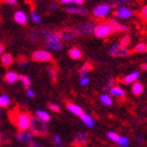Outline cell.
I'll return each instance as SVG.
<instances>
[{"label":"cell","mask_w":147,"mask_h":147,"mask_svg":"<svg viewBox=\"0 0 147 147\" xmlns=\"http://www.w3.org/2000/svg\"><path fill=\"white\" fill-rule=\"evenodd\" d=\"M88 84H90V77H88V75L81 76L80 80H79V84H80L81 86H86Z\"/></svg>","instance_id":"f35d334b"},{"label":"cell","mask_w":147,"mask_h":147,"mask_svg":"<svg viewBox=\"0 0 147 147\" xmlns=\"http://www.w3.org/2000/svg\"><path fill=\"white\" fill-rule=\"evenodd\" d=\"M19 76H20V75H19L17 72L8 71V72H6V74H5L4 79H5V81H6L7 84H13L15 82H17V81L19 80Z\"/></svg>","instance_id":"ffe728a7"},{"label":"cell","mask_w":147,"mask_h":147,"mask_svg":"<svg viewBox=\"0 0 147 147\" xmlns=\"http://www.w3.org/2000/svg\"><path fill=\"white\" fill-rule=\"evenodd\" d=\"M68 56L71 58L72 60H80L82 58V52L81 49L77 47H73L69 49Z\"/></svg>","instance_id":"d6986e66"},{"label":"cell","mask_w":147,"mask_h":147,"mask_svg":"<svg viewBox=\"0 0 147 147\" xmlns=\"http://www.w3.org/2000/svg\"><path fill=\"white\" fill-rule=\"evenodd\" d=\"M139 76H140V71L136 70V71H133L131 73L127 74L125 76H123V78H121V82L125 84H132L135 81L138 80Z\"/></svg>","instance_id":"5bb4252c"},{"label":"cell","mask_w":147,"mask_h":147,"mask_svg":"<svg viewBox=\"0 0 147 147\" xmlns=\"http://www.w3.org/2000/svg\"><path fill=\"white\" fill-rule=\"evenodd\" d=\"M30 19H31V21L34 24H41L42 22V19L41 17H40V15L38 13L37 11H35V10H32L31 12H30Z\"/></svg>","instance_id":"f546056e"},{"label":"cell","mask_w":147,"mask_h":147,"mask_svg":"<svg viewBox=\"0 0 147 147\" xmlns=\"http://www.w3.org/2000/svg\"><path fill=\"white\" fill-rule=\"evenodd\" d=\"M66 107H67V109H68L69 112H71L72 114L75 116H80L81 114L84 113V109H82L80 106L76 105V104H74V103H71V102L67 103Z\"/></svg>","instance_id":"e0dca14e"},{"label":"cell","mask_w":147,"mask_h":147,"mask_svg":"<svg viewBox=\"0 0 147 147\" xmlns=\"http://www.w3.org/2000/svg\"><path fill=\"white\" fill-rule=\"evenodd\" d=\"M96 27V23L94 21H84V22L79 23L75 28H73L74 33L76 36H88V35L94 34V30Z\"/></svg>","instance_id":"277c9868"},{"label":"cell","mask_w":147,"mask_h":147,"mask_svg":"<svg viewBox=\"0 0 147 147\" xmlns=\"http://www.w3.org/2000/svg\"><path fill=\"white\" fill-rule=\"evenodd\" d=\"M94 69V66L93 64L90 63V62H86V63L80 67V69L78 70V75L80 76H84L88 73V72H91L92 70Z\"/></svg>","instance_id":"603a6c76"},{"label":"cell","mask_w":147,"mask_h":147,"mask_svg":"<svg viewBox=\"0 0 147 147\" xmlns=\"http://www.w3.org/2000/svg\"><path fill=\"white\" fill-rule=\"evenodd\" d=\"M109 55L113 58H125L131 55V49L129 47H125L123 45L118 42V43L112 44L110 47H109V51H108Z\"/></svg>","instance_id":"8992f818"},{"label":"cell","mask_w":147,"mask_h":147,"mask_svg":"<svg viewBox=\"0 0 147 147\" xmlns=\"http://www.w3.org/2000/svg\"><path fill=\"white\" fill-rule=\"evenodd\" d=\"M146 36H147V31H146Z\"/></svg>","instance_id":"9f6ffc18"},{"label":"cell","mask_w":147,"mask_h":147,"mask_svg":"<svg viewBox=\"0 0 147 147\" xmlns=\"http://www.w3.org/2000/svg\"><path fill=\"white\" fill-rule=\"evenodd\" d=\"M32 60L36 62H51L53 61V55L47 49H37L31 55Z\"/></svg>","instance_id":"ba28073f"},{"label":"cell","mask_w":147,"mask_h":147,"mask_svg":"<svg viewBox=\"0 0 147 147\" xmlns=\"http://www.w3.org/2000/svg\"><path fill=\"white\" fill-rule=\"evenodd\" d=\"M116 143L119 147H129L130 146V139L127 136H119Z\"/></svg>","instance_id":"f1b7e54d"},{"label":"cell","mask_w":147,"mask_h":147,"mask_svg":"<svg viewBox=\"0 0 147 147\" xmlns=\"http://www.w3.org/2000/svg\"><path fill=\"white\" fill-rule=\"evenodd\" d=\"M0 1H4V0H0Z\"/></svg>","instance_id":"11a10c76"},{"label":"cell","mask_w":147,"mask_h":147,"mask_svg":"<svg viewBox=\"0 0 147 147\" xmlns=\"http://www.w3.org/2000/svg\"><path fill=\"white\" fill-rule=\"evenodd\" d=\"M34 134L32 132L31 130H28V131H25V132H20L18 133L16 138H17L18 142L20 143H26V142H29L30 140H32L34 138Z\"/></svg>","instance_id":"7c38bea8"},{"label":"cell","mask_w":147,"mask_h":147,"mask_svg":"<svg viewBox=\"0 0 147 147\" xmlns=\"http://www.w3.org/2000/svg\"><path fill=\"white\" fill-rule=\"evenodd\" d=\"M19 80L22 82L23 86H24L25 88H29L30 86H31V79L28 77V76L26 75H20L19 76Z\"/></svg>","instance_id":"4dcf8cb0"},{"label":"cell","mask_w":147,"mask_h":147,"mask_svg":"<svg viewBox=\"0 0 147 147\" xmlns=\"http://www.w3.org/2000/svg\"><path fill=\"white\" fill-rule=\"evenodd\" d=\"M86 3V0H75L74 1V4L77 5V6H81V5H84Z\"/></svg>","instance_id":"681fc988"},{"label":"cell","mask_w":147,"mask_h":147,"mask_svg":"<svg viewBox=\"0 0 147 147\" xmlns=\"http://www.w3.org/2000/svg\"><path fill=\"white\" fill-rule=\"evenodd\" d=\"M59 1L61 4L65 5V6H68V5L74 4V1H75V0H59Z\"/></svg>","instance_id":"ee69618b"},{"label":"cell","mask_w":147,"mask_h":147,"mask_svg":"<svg viewBox=\"0 0 147 147\" xmlns=\"http://www.w3.org/2000/svg\"><path fill=\"white\" fill-rule=\"evenodd\" d=\"M119 43L121 44V45H123V47H129L131 45V37L129 36L127 34H125L123 35V36L120 37L119 39Z\"/></svg>","instance_id":"1f68e13d"},{"label":"cell","mask_w":147,"mask_h":147,"mask_svg":"<svg viewBox=\"0 0 147 147\" xmlns=\"http://www.w3.org/2000/svg\"><path fill=\"white\" fill-rule=\"evenodd\" d=\"M13 19H15V21L19 25L24 26V25H26L28 23L29 16L25 11H23V10H17V11L15 12V15H13Z\"/></svg>","instance_id":"4fadbf2b"},{"label":"cell","mask_w":147,"mask_h":147,"mask_svg":"<svg viewBox=\"0 0 147 147\" xmlns=\"http://www.w3.org/2000/svg\"><path fill=\"white\" fill-rule=\"evenodd\" d=\"M90 141V137L86 133L84 132H78L74 136L73 139V146L75 147H86Z\"/></svg>","instance_id":"9c48e42d"},{"label":"cell","mask_w":147,"mask_h":147,"mask_svg":"<svg viewBox=\"0 0 147 147\" xmlns=\"http://www.w3.org/2000/svg\"><path fill=\"white\" fill-rule=\"evenodd\" d=\"M107 22L109 23V25L112 27L114 33H116V32H117V33H127L129 30H130V28L127 27V25L121 24L119 21L116 20L115 18H114V19H109Z\"/></svg>","instance_id":"30bf717a"},{"label":"cell","mask_w":147,"mask_h":147,"mask_svg":"<svg viewBox=\"0 0 147 147\" xmlns=\"http://www.w3.org/2000/svg\"><path fill=\"white\" fill-rule=\"evenodd\" d=\"M118 137H119V135L115 132H108L107 133V138L110 140V141H112V142H116Z\"/></svg>","instance_id":"8d00e7d4"},{"label":"cell","mask_w":147,"mask_h":147,"mask_svg":"<svg viewBox=\"0 0 147 147\" xmlns=\"http://www.w3.org/2000/svg\"><path fill=\"white\" fill-rule=\"evenodd\" d=\"M108 94L111 97H116V98H123L125 96V91L123 88H120L118 86H113L112 88L108 91Z\"/></svg>","instance_id":"2e32d148"},{"label":"cell","mask_w":147,"mask_h":147,"mask_svg":"<svg viewBox=\"0 0 147 147\" xmlns=\"http://www.w3.org/2000/svg\"><path fill=\"white\" fill-rule=\"evenodd\" d=\"M0 115H1V111H0Z\"/></svg>","instance_id":"db71d44e"},{"label":"cell","mask_w":147,"mask_h":147,"mask_svg":"<svg viewBox=\"0 0 147 147\" xmlns=\"http://www.w3.org/2000/svg\"><path fill=\"white\" fill-rule=\"evenodd\" d=\"M44 44H45V47L47 49H51V51H54V52H60L64 47L63 42H49V43Z\"/></svg>","instance_id":"cb8c5ba5"},{"label":"cell","mask_w":147,"mask_h":147,"mask_svg":"<svg viewBox=\"0 0 147 147\" xmlns=\"http://www.w3.org/2000/svg\"><path fill=\"white\" fill-rule=\"evenodd\" d=\"M49 108L51 109V111H53V112H55V113H59L60 111H61L59 105H57V104H55V103H49Z\"/></svg>","instance_id":"ab89813d"},{"label":"cell","mask_w":147,"mask_h":147,"mask_svg":"<svg viewBox=\"0 0 147 147\" xmlns=\"http://www.w3.org/2000/svg\"><path fill=\"white\" fill-rule=\"evenodd\" d=\"M135 140H136V142H138V143H142L143 142V138L139 137V136H137V137L135 138Z\"/></svg>","instance_id":"816d5d0a"},{"label":"cell","mask_w":147,"mask_h":147,"mask_svg":"<svg viewBox=\"0 0 147 147\" xmlns=\"http://www.w3.org/2000/svg\"><path fill=\"white\" fill-rule=\"evenodd\" d=\"M28 147H43V145L39 144L38 142L34 141V140H30L28 142Z\"/></svg>","instance_id":"b9f144b4"},{"label":"cell","mask_w":147,"mask_h":147,"mask_svg":"<svg viewBox=\"0 0 147 147\" xmlns=\"http://www.w3.org/2000/svg\"><path fill=\"white\" fill-rule=\"evenodd\" d=\"M113 4L115 7H117V6H129L131 4V0H114Z\"/></svg>","instance_id":"d590c367"},{"label":"cell","mask_w":147,"mask_h":147,"mask_svg":"<svg viewBox=\"0 0 147 147\" xmlns=\"http://www.w3.org/2000/svg\"><path fill=\"white\" fill-rule=\"evenodd\" d=\"M114 7L113 2H103L100 4L96 5L95 7L92 10V15L94 16V18L98 19V20H103L106 19L111 15L112 9Z\"/></svg>","instance_id":"6da1fadb"},{"label":"cell","mask_w":147,"mask_h":147,"mask_svg":"<svg viewBox=\"0 0 147 147\" xmlns=\"http://www.w3.org/2000/svg\"><path fill=\"white\" fill-rule=\"evenodd\" d=\"M11 101L6 94H0V107L6 108L10 105Z\"/></svg>","instance_id":"4316f807"},{"label":"cell","mask_w":147,"mask_h":147,"mask_svg":"<svg viewBox=\"0 0 147 147\" xmlns=\"http://www.w3.org/2000/svg\"><path fill=\"white\" fill-rule=\"evenodd\" d=\"M113 86H115V84H114V79L110 78L109 80H108L107 84H106V86H104V91H109V90H110Z\"/></svg>","instance_id":"60d3db41"},{"label":"cell","mask_w":147,"mask_h":147,"mask_svg":"<svg viewBox=\"0 0 147 147\" xmlns=\"http://www.w3.org/2000/svg\"><path fill=\"white\" fill-rule=\"evenodd\" d=\"M65 11L68 12L69 15H78V16H84V17H86L90 13V11L86 8L80 7V6H77L75 4L66 6L65 7Z\"/></svg>","instance_id":"8fae6325"},{"label":"cell","mask_w":147,"mask_h":147,"mask_svg":"<svg viewBox=\"0 0 147 147\" xmlns=\"http://www.w3.org/2000/svg\"><path fill=\"white\" fill-rule=\"evenodd\" d=\"M49 78H51V80L56 82L57 78H58V70H57V68H55V67L49 68Z\"/></svg>","instance_id":"836d02e7"},{"label":"cell","mask_w":147,"mask_h":147,"mask_svg":"<svg viewBox=\"0 0 147 147\" xmlns=\"http://www.w3.org/2000/svg\"><path fill=\"white\" fill-rule=\"evenodd\" d=\"M6 140H8V138L5 136V134L0 133V143H3L4 141H6Z\"/></svg>","instance_id":"c3c4849f"},{"label":"cell","mask_w":147,"mask_h":147,"mask_svg":"<svg viewBox=\"0 0 147 147\" xmlns=\"http://www.w3.org/2000/svg\"><path fill=\"white\" fill-rule=\"evenodd\" d=\"M131 91H132L133 95L135 96H140L143 94V91H144V86L141 82L139 81H135L134 84H132V86H131Z\"/></svg>","instance_id":"44dd1931"},{"label":"cell","mask_w":147,"mask_h":147,"mask_svg":"<svg viewBox=\"0 0 147 147\" xmlns=\"http://www.w3.org/2000/svg\"><path fill=\"white\" fill-rule=\"evenodd\" d=\"M35 116L38 117L39 119H41L42 121H44V123H49V121H51V119H52L51 114H49L47 111L41 110V109L36 110V112H35Z\"/></svg>","instance_id":"7402d4cb"},{"label":"cell","mask_w":147,"mask_h":147,"mask_svg":"<svg viewBox=\"0 0 147 147\" xmlns=\"http://www.w3.org/2000/svg\"><path fill=\"white\" fill-rule=\"evenodd\" d=\"M49 6L51 9H57V8L59 7V2H58V1H52V2L49 4Z\"/></svg>","instance_id":"f6af8a7d"},{"label":"cell","mask_w":147,"mask_h":147,"mask_svg":"<svg viewBox=\"0 0 147 147\" xmlns=\"http://www.w3.org/2000/svg\"><path fill=\"white\" fill-rule=\"evenodd\" d=\"M30 130L33 132L35 136H40V137H45L49 134V127L47 123H44L41 119H39L36 116H32L31 118V125Z\"/></svg>","instance_id":"7a4b0ae2"},{"label":"cell","mask_w":147,"mask_h":147,"mask_svg":"<svg viewBox=\"0 0 147 147\" xmlns=\"http://www.w3.org/2000/svg\"><path fill=\"white\" fill-rule=\"evenodd\" d=\"M79 117H80L81 121L84 123L86 127H95V120H94V118L92 117L90 114L84 112L80 116H79Z\"/></svg>","instance_id":"ac0fdd59"},{"label":"cell","mask_w":147,"mask_h":147,"mask_svg":"<svg viewBox=\"0 0 147 147\" xmlns=\"http://www.w3.org/2000/svg\"><path fill=\"white\" fill-rule=\"evenodd\" d=\"M27 64H28L27 60L24 59V58H22V59L19 60V65H20L21 67H26L27 66Z\"/></svg>","instance_id":"bcb514c9"},{"label":"cell","mask_w":147,"mask_h":147,"mask_svg":"<svg viewBox=\"0 0 147 147\" xmlns=\"http://www.w3.org/2000/svg\"><path fill=\"white\" fill-rule=\"evenodd\" d=\"M3 52H4V45L0 43V56L3 54Z\"/></svg>","instance_id":"f5cc1de1"},{"label":"cell","mask_w":147,"mask_h":147,"mask_svg":"<svg viewBox=\"0 0 147 147\" xmlns=\"http://www.w3.org/2000/svg\"><path fill=\"white\" fill-rule=\"evenodd\" d=\"M31 118L32 116L28 112H18L16 114L15 125L17 129L20 132H25V131L30 130L31 125Z\"/></svg>","instance_id":"3957f363"},{"label":"cell","mask_w":147,"mask_h":147,"mask_svg":"<svg viewBox=\"0 0 147 147\" xmlns=\"http://www.w3.org/2000/svg\"><path fill=\"white\" fill-rule=\"evenodd\" d=\"M113 16L116 20H129L134 16V10L130 6H117L113 10Z\"/></svg>","instance_id":"52a82bcc"},{"label":"cell","mask_w":147,"mask_h":147,"mask_svg":"<svg viewBox=\"0 0 147 147\" xmlns=\"http://www.w3.org/2000/svg\"><path fill=\"white\" fill-rule=\"evenodd\" d=\"M99 100H100V102L103 104L104 106H107V107L111 106L113 103L112 97H111L109 94H102V95H100Z\"/></svg>","instance_id":"d4e9b609"},{"label":"cell","mask_w":147,"mask_h":147,"mask_svg":"<svg viewBox=\"0 0 147 147\" xmlns=\"http://www.w3.org/2000/svg\"><path fill=\"white\" fill-rule=\"evenodd\" d=\"M52 140H53V143H54L57 147H62V146H63V140H62L61 136L58 135V134H55V135H53Z\"/></svg>","instance_id":"e575fe53"},{"label":"cell","mask_w":147,"mask_h":147,"mask_svg":"<svg viewBox=\"0 0 147 147\" xmlns=\"http://www.w3.org/2000/svg\"><path fill=\"white\" fill-rule=\"evenodd\" d=\"M141 70H143V71H147V63L141 64Z\"/></svg>","instance_id":"f907efd6"},{"label":"cell","mask_w":147,"mask_h":147,"mask_svg":"<svg viewBox=\"0 0 147 147\" xmlns=\"http://www.w3.org/2000/svg\"><path fill=\"white\" fill-rule=\"evenodd\" d=\"M114 33L112 27H111L108 22H103V23H99V24H96L95 30H94V35H95L97 38H107L110 35H112Z\"/></svg>","instance_id":"5b68a950"},{"label":"cell","mask_w":147,"mask_h":147,"mask_svg":"<svg viewBox=\"0 0 147 147\" xmlns=\"http://www.w3.org/2000/svg\"><path fill=\"white\" fill-rule=\"evenodd\" d=\"M4 1L7 3L8 5H10V6H15L18 3V0H4Z\"/></svg>","instance_id":"7dc6e473"},{"label":"cell","mask_w":147,"mask_h":147,"mask_svg":"<svg viewBox=\"0 0 147 147\" xmlns=\"http://www.w3.org/2000/svg\"><path fill=\"white\" fill-rule=\"evenodd\" d=\"M29 38L31 41L33 42H38L41 40V37H40L39 31H31L29 33Z\"/></svg>","instance_id":"d6a6232c"},{"label":"cell","mask_w":147,"mask_h":147,"mask_svg":"<svg viewBox=\"0 0 147 147\" xmlns=\"http://www.w3.org/2000/svg\"><path fill=\"white\" fill-rule=\"evenodd\" d=\"M140 18L142 19L144 22L147 23V4H145L141 10H140Z\"/></svg>","instance_id":"74e56055"},{"label":"cell","mask_w":147,"mask_h":147,"mask_svg":"<svg viewBox=\"0 0 147 147\" xmlns=\"http://www.w3.org/2000/svg\"><path fill=\"white\" fill-rule=\"evenodd\" d=\"M60 37H61L62 41H72L76 38V34L74 33L73 29H67L64 30V31L60 32Z\"/></svg>","instance_id":"9a60e30c"},{"label":"cell","mask_w":147,"mask_h":147,"mask_svg":"<svg viewBox=\"0 0 147 147\" xmlns=\"http://www.w3.org/2000/svg\"><path fill=\"white\" fill-rule=\"evenodd\" d=\"M26 96H27L28 98L31 99V98H34L35 96V92L33 91V90H31V88H26Z\"/></svg>","instance_id":"7bdbcfd3"},{"label":"cell","mask_w":147,"mask_h":147,"mask_svg":"<svg viewBox=\"0 0 147 147\" xmlns=\"http://www.w3.org/2000/svg\"><path fill=\"white\" fill-rule=\"evenodd\" d=\"M134 52L139 53V54H144L147 53V42H139L134 47Z\"/></svg>","instance_id":"83f0119b"},{"label":"cell","mask_w":147,"mask_h":147,"mask_svg":"<svg viewBox=\"0 0 147 147\" xmlns=\"http://www.w3.org/2000/svg\"><path fill=\"white\" fill-rule=\"evenodd\" d=\"M12 63H13V58H12V56L10 54L6 53V54L1 55V64H2L3 66H10Z\"/></svg>","instance_id":"484cf974"}]
</instances>
